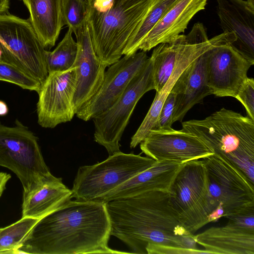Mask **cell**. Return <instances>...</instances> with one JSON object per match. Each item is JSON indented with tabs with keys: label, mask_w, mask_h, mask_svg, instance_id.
<instances>
[{
	"label": "cell",
	"mask_w": 254,
	"mask_h": 254,
	"mask_svg": "<svg viewBox=\"0 0 254 254\" xmlns=\"http://www.w3.org/2000/svg\"><path fill=\"white\" fill-rule=\"evenodd\" d=\"M148 57L140 51L125 56L109 66L104 80L95 94L76 113L77 118L88 121L111 107L121 96L135 74Z\"/></svg>",
	"instance_id": "obj_14"
},
{
	"label": "cell",
	"mask_w": 254,
	"mask_h": 254,
	"mask_svg": "<svg viewBox=\"0 0 254 254\" xmlns=\"http://www.w3.org/2000/svg\"><path fill=\"white\" fill-rule=\"evenodd\" d=\"M205 52L182 72L171 90L175 95L173 123L181 122L194 105L211 95L207 85Z\"/></svg>",
	"instance_id": "obj_19"
},
{
	"label": "cell",
	"mask_w": 254,
	"mask_h": 254,
	"mask_svg": "<svg viewBox=\"0 0 254 254\" xmlns=\"http://www.w3.org/2000/svg\"><path fill=\"white\" fill-rule=\"evenodd\" d=\"M218 14L223 32H233L231 45L254 64V8L244 0H217Z\"/></svg>",
	"instance_id": "obj_17"
},
{
	"label": "cell",
	"mask_w": 254,
	"mask_h": 254,
	"mask_svg": "<svg viewBox=\"0 0 254 254\" xmlns=\"http://www.w3.org/2000/svg\"><path fill=\"white\" fill-rule=\"evenodd\" d=\"M89 6L86 0H63L64 24L74 34L86 23Z\"/></svg>",
	"instance_id": "obj_28"
},
{
	"label": "cell",
	"mask_w": 254,
	"mask_h": 254,
	"mask_svg": "<svg viewBox=\"0 0 254 254\" xmlns=\"http://www.w3.org/2000/svg\"><path fill=\"white\" fill-rule=\"evenodd\" d=\"M3 9V6L1 0H0V14L2 12Z\"/></svg>",
	"instance_id": "obj_38"
},
{
	"label": "cell",
	"mask_w": 254,
	"mask_h": 254,
	"mask_svg": "<svg viewBox=\"0 0 254 254\" xmlns=\"http://www.w3.org/2000/svg\"><path fill=\"white\" fill-rule=\"evenodd\" d=\"M153 0H114L100 11L89 5L87 18L94 50L107 67L119 61L132 33Z\"/></svg>",
	"instance_id": "obj_4"
},
{
	"label": "cell",
	"mask_w": 254,
	"mask_h": 254,
	"mask_svg": "<svg viewBox=\"0 0 254 254\" xmlns=\"http://www.w3.org/2000/svg\"><path fill=\"white\" fill-rule=\"evenodd\" d=\"M142 152L156 161L181 163L202 159L214 154L201 140L182 129H152L140 143Z\"/></svg>",
	"instance_id": "obj_15"
},
{
	"label": "cell",
	"mask_w": 254,
	"mask_h": 254,
	"mask_svg": "<svg viewBox=\"0 0 254 254\" xmlns=\"http://www.w3.org/2000/svg\"><path fill=\"white\" fill-rule=\"evenodd\" d=\"M247 1L251 7L254 8V0H247Z\"/></svg>",
	"instance_id": "obj_37"
},
{
	"label": "cell",
	"mask_w": 254,
	"mask_h": 254,
	"mask_svg": "<svg viewBox=\"0 0 254 254\" xmlns=\"http://www.w3.org/2000/svg\"><path fill=\"white\" fill-rule=\"evenodd\" d=\"M169 192L172 206L188 231L193 234L209 223L211 208L208 183L202 160L183 163Z\"/></svg>",
	"instance_id": "obj_6"
},
{
	"label": "cell",
	"mask_w": 254,
	"mask_h": 254,
	"mask_svg": "<svg viewBox=\"0 0 254 254\" xmlns=\"http://www.w3.org/2000/svg\"><path fill=\"white\" fill-rule=\"evenodd\" d=\"M78 51L72 31L68 28L62 40L52 52L47 51L46 64L48 73L63 71L72 67Z\"/></svg>",
	"instance_id": "obj_26"
},
{
	"label": "cell",
	"mask_w": 254,
	"mask_h": 254,
	"mask_svg": "<svg viewBox=\"0 0 254 254\" xmlns=\"http://www.w3.org/2000/svg\"><path fill=\"white\" fill-rule=\"evenodd\" d=\"M202 160L208 183L211 208L209 223L254 204V184L240 170L215 154Z\"/></svg>",
	"instance_id": "obj_7"
},
{
	"label": "cell",
	"mask_w": 254,
	"mask_h": 254,
	"mask_svg": "<svg viewBox=\"0 0 254 254\" xmlns=\"http://www.w3.org/2000/svg\"><path fill=\"white\" fill-rule=\"evenodd\" d=\"M177 0H153L148 11L129 38L123 55H131L138 51L142 40Z\"/></svg>",
	"instance_id": "obj_25"
},
{
	"label": "cell",
	"mask_w": 254,
	"mask_h": 254,
	"mask_svg": "<svg viewBox=\"0 0 254 254\" xmlns=\"http://www.w3.org/2000/svg\"><path fill=\"white\" fill-rule=\"evenodd\" d=\"M194 239L207 254H254V231L229 222L223 226L210 227L194 235Z\"/></svg>",
	"instance_id": "obj_22"
},
{
	"label": "cell",
	"mask_w": 254,
	"mask_h": 254,
	"mask_svg": "<svg viewBox=\"0 0 254 254\" xmlns=\"http://www.w3.org/2000/svg\"><path fill=\"white\" fill-rule=\"evenodd\" d=\"M86 0L88 2V4L90 5L92 4V3L94 1V0Z\"/></svg>",
	"instance_id": "obj_39"
},
{
	"label": "cell",
	"mask_w": 254,
	"mask_h": 254,
	"mask_svg": "<svg viewBox=\"0 0 254 254\" xmlns=\"http://www.w3.org/2000/svg\"><path fill=\"white\" fill-rule=\"evenodd\" d=\"M39 219L21 218L3 228H0V254H15L24 238Z\"/></svg>",
	"instance_id": "obj_27"
},
{
	"label": "cell",
	"mask_w": 254,
	"mask_h": 254,
	"mask_svg": "<svg viewBox=\"0 0 254 254\" xmlns=\"http://www.w3.org/2000/svg\"><path fill=\"white\" fill-rule=\"evenodd\" d=\"M182 130L201 140L254 184V120L222 108L203 120L182 123Z\"/></svg>",
	"instance_id": "obj_3"
},
{
	"label": "cell",
	"mask_w": 254,
	"mask_h": 254,
	"mask_svg": "<svg viewBox=\"0 0 254 254\" xmlns=\"http://www.w3.org/2000/svg\"><path fill=\"white\" fill-rule=\"evenodd\" d=\"M0 49L3 63L17 67L42 85L49 74L47 50L28 20L7 12L0 14Z\"/></svg>",
	"instance_id": "obj_8"
},
{
	"label": "cell",
	"mask_w": 254,
	"mask_h": 254,
	"mask_svg": "<svg viewBox=\"0 0 254 254\" xmlns=\"http://www.w3.org/2000/svg\"><path fill=\"white\" fill-rule=\"evenodd\" d=\"M10 178L11 176L9 174L6 173L0 172V197L4 191L6 185Z\"/></svg>",
	"instance_id": "obj_35"
},
{
	"label": "cell",
	"mask_w": 254,
	"mask_h": 254,
	"mask_svg": "<svg viewBox=\"0 0 254 254\" xmlns=\"http://www.w3.org/2000/svg\"><path fill=\"white\" fill-rule=\"evenodd\" d=\"M207 0H177L149 31L138 47L150 51L161 43L173 41L184 32L194 15L203 9Z\"/></svg>",
	"instance_id": "obj_21"
},
{
	"label": "cell",
	"mask_w": 254,
	"mask_h": 254,
	"mask_svg": "<svg viewBox=\"0 0 254 254\" xmlns=\"http://www.w3.org/2000/svg\"><path fill=\"white\" fill-rule=\"evenodd\" d=\"M205 54L207 85L211 94L235 98L253 64L231 44L213 47Z\"/></svg>",
	"instance_id": "obj_13"
},
{
	"label": "cell",
	"mask_w": 254,
	"mask_h": 254,
	"mask_svg": "<svg viewBox=\"0 0 254 254\" xmlns=\"http://www.w3.org/2000/svg\"><path fill=\"white\" fill-rule=\"evenodd\" d=\"M28 8V19L36 34L45 49L54 47L63 22V0H21Z\"/></svg>",
	"instance_id": "obj_23"
},
{
	"label": "cell",
	"mask_w": 254,
	"mask_h": 254,
	"mask_svg": "<svg viewBox=\"0 0 254 254\" xmlns=\"http://www.w3.org/2000/svg\"><path fill=\"white\" fill-rule=\"evenodd\" d=\"M228 222L239 227L254 231V204L225 217Z\"/></svg>",
	"instance_id": "obj_32"
},
{
	"label": "cell",
	"mask_w": 254,
	"mask_h": 254,
	"mask_svg": "<svg viewBox=\"0 0 254 254\" xmlns=\"http://www.w3.org/2000/svg\"><path fill=\"white\" fill-rule=\"evenodd\" d=\"M113 1L114 0H94L92 6L97 10L103 11L110 7Z\"/></svg>",
	"instance_id": "obj_34"
},
{
	"label": "cell",
	"mask_w": 254,
	"mask_h": 254,
	"mask_svg": "<svg viewBox=\"0 0 254 254\" xmlns=\"http://www.w3.org/2000/svg\"><path fill=\"white\" fill-rule=\"evenodd\" d=\"M72 191L51 173L23 190L22 217L40 219L68 202Z\"/></svg>",
	"instance_id": "obj_20"
},
{
	"label": "cell",
	"mask_w": 254,
	"mask_h": 254,
	"mask_svg": "<svg viewBox=\"0 0 254 254\" xmlns=\"http://www.w3.org/2000/svg\"><path fill=\"white\" fill-rule=\"evenodd\" d=\"M175 95L170 91L165 100L157 120V129L170 130L173 128L172 125L175 107Z\"/></svg>",
	"instance_id": "obj_31"
},
{
	"label": "cell",
	"mask_w": 254,
	"mask_h": 254,
	"mask_svg": "<svg viewBox=\"0 0 254 254\" xmlns=\"http://www.w3.org/2000/svg\"><path fill=\"white\" fill-rule=\"evenodd\" d=\"M244 106L248 116L254 120V79L247 77L235 97Z\"/></svg>",
	"instance_id": "obj_30"
},
{
	"label": "cell",
	"mask_w": 254,
	"mask_h": 254,
	"mask_svg": "<svg viewBox=\"0 0 254 254\" xmlns=\"http://www.w3.org/2000/svg\"><path fill=\"white\" fill-rule=\"evenodd\" d=\"M0 80L13 83L23 89L37 93L42 86L36 79L20 68L2 63H0Z\"/></svg>",
	"instance_id": "obj_29"
},
{
	"label": "cell",
	"mask_w": 254,
	"mask_h": 254,
	"mask_svg": "<svg viewBox=\"0 0 254 254\" xmlns=\"http://www.w3.org/2000/svg\"><path fill=\"white\" fill-rule=\"evenodd\" d=\"M182 36L180 34L173 41L161 43L154 47L150 58L156 92L163 88L175 68Z\"/></svg>",
	"instance_id": "obj_24"
},
{
	"label": "cell",
	"mask_w": 254,
	"mask_h": 254,
	"mask_svg": "<svg viewBox=\"0 0 254 254\" xmlns=\"http://www.w3.org/2000/svg\"><path fill=\"white\" fill-rule=\"evenodd\" d=\"M106 203L70 200L40 219L15 254H128L110 248Z\"/></svg>",
	"instance_id": "obj_1"
},
{
	"label": "cell",
	"mask_w": 254,
	"mask_h": 254,
	"mask_svg": "<svg viewBox=\"0 0 254 254\" xmlns=\"http://www.w3.org/2000/svg\"><path fill=\"white\" fill-rule=\"evenodd\" d=\"M0 166L9 169L17 176L23 190L51 173L37 137L18 121L14 127L0 123Z\"/></svg>",
	"instance_id": "obj_10"
},
{
	"label": "cell",
	"mask_w": 254,
	"mask_h": 254,
	"mask_svg": "<svg viewBox=\"0 0 254 254\" xmlns=\"http://www.w3.org/2000/svg\"><path fill=\"white\" fill-rule=\"evenodd\" d=\"M236 39L233 32H223L209 39L206 29L200 22L195 23L187 35H183L175 68L163 88L156 92L145 117L131 137L130 148H135L140 144L150 130L157 129L158 118L164 102L182 72L205 51L219 45L232 44Z\"/></svg>",
	"instance_id": "obj_11"
},
{
	"label": "cell",
	"mask_w": 254,
	"mask_h": 254,
	"mask_svg": "<svg viewBox=\"0 0 254 254\" xmlns=\"http://www.w3.org/2000/svg\"><path fill=\"white\" fill-rule=\"evenodd\" d=\"M8 109L5 102L0 100V116H4L7 114Z\"/></svg>",
	"instance_id": "obj_36"
},
{
	"label": "cell",
	"mask_w": 254,
	"mask_h": 254,
	"mask_svg": "<svg viewBox=\"0 0 254 254\" xmlns=\"http://www.w3.org/2000/svg\"><path fill=\"white\" fill-rule=\"evenodd\" d=\"M76 86V67L49 73L38 92V123L53 128L70 121L75 114L73 99Z\"/></svg>",
	"instance_id": "obj_12"
},
{
	"label": "cell",
	"mask_w": 254,
	"mask_h": 254,
	"mask_svg": "<svg viewBox=\"0 0 254 254\" xmlns=\"http://www.w3.org/2000/svg\"><path fill=\"white\" fill-rule=\"evenodd\" d=\"M111 235L130 254H147L151 245L197 249L194 234L182 225L170 202L169 192L147 191L106 203Z\"/></svg>",
	"instance_id": "obj_2"
},
{
	"label": "cell",
	"mask_w": 254,
	"mask_h": 254,
	"mask_svg": "<svg viewBox=\"0 0 254 254\" xmlns=\"http://www.w3.org/2000/svg\"><path fill=\"white\" fill-rule=\"evenodd\" d=\"M75 35L78 51L72 67L76 69V86L73 99L76 114L101 87L107 66L94 50L87 21Z\"/></svg>",
	"instance_id": "obj_16"
},
{
	"label": "cell",
	"mask_w": 254,
	"mask_h": 254,
	"mask_svg": "<svg viewBox=\"0 0 254 254\" xmlns=\"http://www.w3.org/2000/svg\"><path fill=\"white\" fill-rule=\"evenodd\" d=\"M147 254H207V253L204 250L174 248L162 245H151L148 248Z\"/></svg>",
	"instance_id": "obj_33"
},
{
	"label": "cell",
	"mask_w": 254,
	"mask_h": 254,
	"mask_svg": "<svg viewBox=\"0 0 254 254\" xmlns=\"http://www.w3.org/2000/svg\"><path fill=\"white\" fill-rule=\"evenodd\" d=\"M155 162L148 156L120 151L101 162L81 166L73 182L72 198L93 200L149 168Z\"/></svg>",
	"instance_id": "obj_5"
},
{
	"label": "cell",
	"mask_w": 254,
	"mask_h": 254,
	"mask_svg": "<svg viewBox=\"0 0 254 254\" xmlns=\"http://www.w3.org/2000/svg\"><path fill=\"white\" fill-rule=\"evenodd\" d=\"M183 164L171 160L155 161L149 168L93 201L106 203L147 191L169 192L172 182Z\"/></svg>",
	"instance_id": "obj_18"
},
{
	"label": "cell",
	"mask_w": 254,
	"mask_h": 254,
	"mask_svg": "<svg viewBox=\"0 0 254 254\" xmlns=\"http://www.w3.org/2000/svg\"><path fill=\"white\" fill-rule=\"evenodd\" d=\"M155 90L152 62L149 58L131 79L119 99L92 119L94 140L104 146L109 155L120 151V141L134 108L147 92Z\"/></svg>",
	"instance_id": "obj_9"
}]
</instances>
